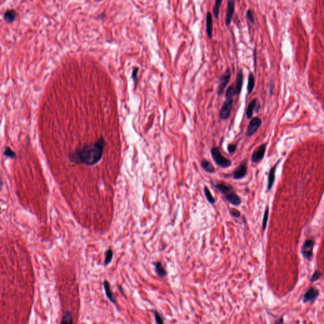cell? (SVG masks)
<instances>
[{
  "label": "cell",
  "instance_id": "cell-1",
  "mask_svg": "<svg viewBox=\"0 0 324 324\" xmlns=\"http://www.w3.org/2000/svg\"><path fill=\"white\" fill-rule=\"evenodd\" d=\"M105 141L100 137L91 145L76 150L70 155L72 162L86 165H94L98 163L103 156Z\"/></svg>",
  "mask_w": 324,
  "mask_h": 324
},
{
  "label": "cell",
  "instance_id": "cell-2",
  "mask_svg": "<svg viewBox=\"0 0 324 324\" xmlns=\"http://www.w3.org/2000/svg\"><path fill=\"white\" fill-rule=\"evenodd\" d=\"M211 154L214 162L219 167L226 168L231 166V161L224 157L218 148H213L211 150Z\"/></svg>",
  "mask_w": 324,
  "mask_h": 324
},
{
  "label": "cell",
  "instance_id": "cell-3",
  "mask_svg": "<svg viewBox=\"0 0 324 324\" xmlns=\"http://www.w3.org/2000/svg\"><path fill=\"white\" fill-rule=\"evenodd\" d=\"M226 99L224 103L219 112V117L222 120H227L229 119L233 107V97L226 96Z\"/></svg>",
  "mask_w": 324,
  "mask_h": 324
},
{
  "label": "cell",
  "instance_id": "cell-4",
  "mask_svg": "<svg viewBox=\"0 0 324 324\" xmlns=\"http://www.w3.org/2000/svg\"><path fill=\"white\" fill-rule=\"evenodd\" d=\"M315 245V241L313 239H306L301 247V253L303 257L308 260H310L313 257V251Z\"/></svg>",
  "mask_w": 324,
  "mask_h": 324
},
{
  "label": "cell",
  "instance_id": "cell-5",
  "mask_svg": "<svg viewBox=\"0 0 324 324\" xmlns=\"http://www.w3.org/2000/svg\"><path fill=\"white\" fill-rule=\"evenodd\" d=\"M319 296V291L315 287H310L305 292L303 297L304 303L313 304Z\"/></svg>",
  "mask_w": 324,
  "mask_h": 324
},
{
  "label": "cell",
  "instance_id": "cell-6",
  "mask_svg": "<svg viewBox=\"0 0 324 324\" xmlns=\"http://www.w3.org/2000/svg\"><path fill=\"white\" fill-rule=\"evenodd\" d=\"M231 77V70L228 68L225 72L220 76L219 79V86L217 88V94L218 95H221L224 92L227 87V84H229L230 79Z\"/></svg>",
  "mask_w": 324,
  "mask_h": 324
},
{
  "label": "cell",
  "instance_id": "cell-7",
  "mask_svg": "<svg viewBox=\"0 0 324 324\" xmlns=\"http://www.w3.org/2000/svg\"><path fill=\"white\" fill-rule=\"evenodd\" d=\"M262 119L259 117H255L251 120L249 122L246 132V135L247 137H249L252 135H253L258 130V129L262 125Z\"/></svg>",
  "mask_w": 324,
  "mask_h": 324
},
{
  "label": "cell",
  "instance_id": "cell-8",
  "mask_svg": "<svg viewBox=\"0 0 324 324\" xmlns=\"http://www.w3.org/2000/svg\"><path fill=\"white\" fill-rule=\"evenodd\" d=\"M235 3L236 2L234 0H229L227 2V10L225 19V24L227 26L230 25L235 13Z\"/></svg>",
  "mask_w": 324,
  "mask_h": 324
},
{
  "label": "cell",
  "instance_id": "cell-9",
  "mask_svg": "<svg viewBox=\"0 0 324 324\" xmlns=\"http://www.w3.org/2000/svg\"><path fill=\"white\" fill-rule=\"evenodd\" d=\"M247 170V165L245 162H242L234 170L233 173V178L235 180H239L244 178L246 173Z\"/></svg>",
  "mask_w": 324,
  "mask_h": 324
},
{
  "label": "cell",
  "instance_id": "cell-10",
  "mask_svg": "<svg viewBox=\"0 0 324 324\" xmlns=\"http://www.w3.org/2000/svg\"><path fill=\"white\" fill-rule=\"evenodd\" d=\"M266 147L267 145L265 144L261 145L253 153L251 157V161L253 163H257L260 161H261L265 155V151H266Z\"/></svg>",
  "mask_w": 324,
  "mask_h": 324
},
{
  "label": "cell",
  "instance_id": "cell-11",
  "mask_svg": "<svg viewBox=\"0 0 324 324\" xmlns=\"http://www.w3.org/2000/svg\"><path fill=\"white\" fill-rule=\"evenodd\" d=\"M260 109V103L257 101V99H254L252 100L248 104L246 110V115L247 117V119H251L253 116V111L255 110L257 112L259 111Z\"/></svg>",
  "mask_w": 324,
  "mask_h": 324
},
{
  "label": "cell",
  "instance_id": "cell-12",
  "mask_svg": "<svg viewBox=\"0 0 324 324\" xmlns=\"http://www.w3.org/2000/svg\"><path fill=\"white\" fill-rule=\"evenodd\" d=\"M243 79H244V77H243L242 70H239L237 72V76H236V82L234 84L236 93L237 95H239L241 92L242 85H243Z\"/></svg>",
  "mask_w": 324,
  "mask_h": 324
},
{
  "label": "cell",
  "instance_id": "cell-13",
  "mask_svg": "<svg viewBox=\"0 0 324 324\" xmlns=\"http://www.w3.org/2000/svg\"><path fill=\"white\" fill-rule=\"evenodd\" d=\"M103 287H104V290L106 296L108 298V299H109L115 305H117L116 304L117 302H116V300H115V298L114 296L113 292L111 290L110 285V283L109 282V281H107L106 280H105L103 282Z\"/></svg>",
  "mask_w": 324,
  "mask_h": 324
},
{
  "label": "cell",
  "instance_id": "cell-14",
  "mask_svg": "<svg viewBox=\"0 0 324 324\" xmlns=\"http://www.w3.org/2000/svg\"><path fill=\"white\" fill-rule=\"evenodd\" d=\"M206 29L208 38L211 40L213 35V17L210 12H208L206 16Z\"/></svg>",
  "mask_w": 324,
  "mask_h": 324
},
{
  "label": "cell",
  "instance_id": "cell-15",
  "mask_svg": "<svg viewBox=\"0 0 324 324\" xmlns=\"http://www.w3.org/2000/svg\"><path fill=\"white\" fill-rule=\"evenodd\" d=\"M279 162H278L273 167L271 168V169L269 171L268 173V184H267V190L269 191L273 187V185L275 182V172L277 167L279 164Z\"/></svg>",
  "mask_w": 324,
  "mask_h": 324
},
{
  "label": "cell",
  "instance_id": "cell-16",
  "mask_svg": "<svg viewBox=\"0 0 324 324\" xmlns=\"http://www.w3.org/2000/svg\"><path fill=\"white\" fill-rule=\"evenodd\" d=\"M17 12L15 10L8 9L5 12L3 18H4V20H5V22L10 24V23L13 22L15 20V19L17 17Z\"/></svg>",
  "mask_w": 324,
  "mask_h": 324
},
{
  "label": "cell",
  "instance_id": "cell-17",
  "mask_svg": "<svg viewBox=\"0 0 324 324\" xmlns=\"http://www.w3.org/2000/svg\"><path fill=\"white\" fill-rule=\"evenodd\" d=\"M225 197H226V199L233 205L238 206L241 203V198H239V196L238 195H237L234 192H232V193L226 195Z\"/></svg>",
  "mask_w": 324,
  "mask_h": 324
},
{
  "label": "cell",
  "instance_id": "cell-18",
  "mask_svg": "<svg viewBox=\"0 0 324 324\" xmlns=\"http://www.w3.org/2000/svg\"><path fill=\"white\" fill-rule=\"evenodd\" d=\"M215 187L218 189V190L224 194L225 196L233 192L234 188L231 185H227L226 184H218L215 186Z\"/></svg>",
  "mask_w": 324,
  "mask_h": 324
},
{
  "label": "cell",
  "instance_id": "cell-19",
  "mask_svg": "<svg viewBox=\"0 0 324 324\" xmlns=\"http://www.w3.org/2000/svg\"><path fill=\"white\" fill-rule=\"evenodd\" d=\"M155 272L160 277L163 278L167 275V272H166L165 268L163 267L161 262H156L155 263Z\"/></svg>",
  "mask_w": 324,
  "mask_h": 324
},
{
  "label": "cell",
  "instance_id": "cell-20",
  "mask_svg": "<svg viewBox=\"0 0 324 324\" xmlns=\"http://www.w3.org/2000/svg\"><path fill=\"white\" fill-rule=\"evenodd\" d=\"M255 82L254 75L252 72H250L249 74V76H248V82H247V90L248 94L251 93L252 91H253V90L255 88Z\"/></svg>",
  "mask_w": 324,
  "mask_h": 324
},
{
  "label": "cell",
  "instance_id": "cell-21",
  "mask_svg": "<svg viewBox=\"0 0 324 324\" xmlns=\"http://www.w3.org/2000/svg\"><path fill=\"white\" fill-rule=\"evenodd\" d=\"M201 165L202 167V168L208 173H214L215 172V168L213 167V166L211 165V163L208 162V160H203L202 162H201Z\"/></svg>",
  "mask_w": 324,
  "mask_h": 324
},
{
  "label": "cell",
  "instance_id": "cell-22",
  "mask_svg": "<svg viewBox=\"0 0 324 324\" xmlns=\"http://www.w3.org/2000/svg\"><path fill=\"white\" fill-rule=\"evenodd\" d=\"M60 324H74L72 316L70 311H66L63 316Z\"/></svg>",
  "mask_w": 324,
  "mask_h": 324
},
{
  "label": "cell",
  "instance_id": "cell-23",
  "mask_svg": "<svg viewBox=\"0 0 324 324\" xmlns=\"http://www.w3.org/2000/svg\"><path fill=\"white\" fill-rule=\"evenodd\" d=\"M223 3L222 0H216L215 2V5L213 8V14L215 17L219 18V10L221 7L222 3Z\"/></svg>",
  "mask_w": 324,
  "mask_h": 324
},
{
  "label": "cell",
  "instance_id": "cell-24",
  "mask_svg": "<svg viewBox=\"0 0 324 324\" xmlns=\"http://www.w3.org/2000/svg\"><path fill=\"white\" fill-rule=\"evenodd\" d=\"M114 256V252L112 249H108L105 253V258H104V265H108L110 263V262L112 260Z\"/></svg>",
  "mask_w": 324,
  "mask_h": 324
},
{
  "label": "cell",
  "instance_id": "cell-25",
  "mask_svg": "<svg viewBox=\"0 0 324 324\" xmlns=\"http://www.w3.org/2000/svg\"><path fill=\"white\" fill-rule=\"evenodd\" d=\"M268 215H269V207L267 206L265 208V212H264L263 222H262V230L263 231H265L267 227L268 219Z\"/></svg>",
  "mask_w": 324,
  "mask_h": 324
},
{
  "label": "cell",
  "instance_id": "cell-26",
  "mask_svg": "<svg viewBox=\"0 0 324 324\" xmlns=\"http://www.w3.org/2000/svg\"><path fill=\"white\" fill-rule=\"evenodd\" d=\"M204 194H205V196H206L208 201L210 204H214L215 202V199L213 198V196H212L210 191L209 190V189L207 187H204Z\"/></svg>",
  "mask_w": 324,
  "mask_h": 324
},
{
  "label": "cell",
  "instance_id": "cell-27",
  "mask_svg": "<svg viewBox=\"0 0 324 324\" xmlns=\"http://www.w3.org/2000/svg\"><path fill=\"white\" fill-rule=\"evenodd\" d=\"M321 275H322L321 272L318 270H316L310 278V282H315L318 281L321 278Z\"/></svg>",
  "mask_w": 324,
  "mask_h": 324
},
{
  "label": "cell",
  "instance_id": "cell-28",
  "mask_svg": "<svg viewBox=\"0 0 324 324\" xmlns=\"http://www.w3.org/2000/svg\"><path fill=\"white\" fill-rule=\"evenodd\" d=\"M246 17L247 19V20L251 24L254 25L255 24V19H254V16H253V12H252L251 10L249 9L248 10H247L246 13Z\"/></svg>",
  "mask_w": 324,
  "mask_h": 324
},
{
  "label": "cell",
  "instance_id": "cell-29",
  "mask_svg": "<svg viewBox=\"0 0 324 324\" xmlns=\"http://www.w3.org/2000/svg\"><path fill=\"white\" fill-rule=\"evenodd\" d=\"M4 155L9 158H14L15 157V153L9 147H6L3 152Z\"/></svg>",
  "mask_w": 324,
  "mask_h": 324
},
{
  "label": "cell",
  "instance_id": "cell-30",
  "mask_svg": "<svg viewBox=\"0 0 324 324\" xmlns=\"http://www.w3.org/2000/svg\"><path fill=\"white\" fill-rule=\"evenodd\" d=\"M154 314H155V318L156 323L157 324H164V321H163V318L162 317L158 311H154Z\"/></svg>",
  "mask_w": 324,
  "mask_h": 324
},
{
  "label": "cell",
  "instance_id": "cell-31",
  "mask_svg": "<svg viewBox=\"0 0 324 324\" xmlns=\"http://www.w3.org/2000/svg\"><path fill=\"white\" fill-rule=\"evenodd\" d=\"M138 72H139V68L138 67H135L133 70H132V78L135 83V85H136V83H137V74H138Z\"/></svg>",
  "mask_w": 324,
  "mask_h": 324
},
{
  "label": "cell",
  "instance_id": "cell-32",
  "mask_svg": "<svg viewBox=\"0 0 324 324\" xmlns=\"http://www.w3.org/2000/svg\"><path fill=\"white\" fill-rule=\"evenodd\" d=\"M230 214L232 216V217H235V218H239L240 216H241V213L239 210H236V209H232L230 211Z\"/></svg>",
  "mask_w": 324,
  "mask_h": 324
},
{
  "label": "cell",
  "instance_id": "cell-33",
  "mask_svg": "<svg viewBox=\"0 0 324 324\" xmlns=\"http://www.w3.org/2000/svg\"><path fill=\"white\" fill-rule=\"evenodd\" d=\"M236 148H237V145H232V144H231V145H229L227 147V150L229 151V152L231 154L234 153L236 150Z\"/></svg>",
  "mask_w": 324,
  "mask_h": 324
},
{
  "label": "cell",
  "instance_id": "cell-34",
  "mask_svg": "<svg viewBox=\"0 0 324 324\" xmlns=\"http://www.w3.org/2000/svg\"><path fill=\"white\" fill-rule=\"evenodd\" d=\"M274 324H284V316H281L279 318L276 320L274 322Z\"/></svg>",
  "mask_w": 324,
  "mask_h": 324
}]
</instances>
